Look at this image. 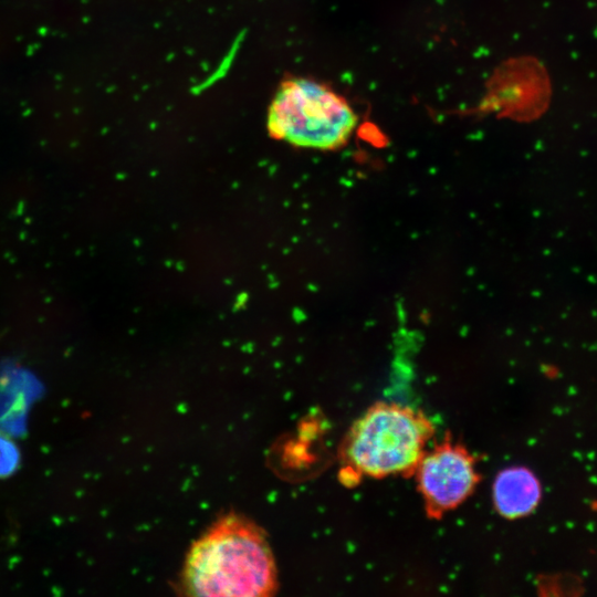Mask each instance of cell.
<instances>
[{
  "label": "cell",
  "instance_id": "6da1fadb",
  "mask_svg": "<svg viewBox=\"0 0 597 597\" xmlns=\"http://www.w3.org/2000/svg\"><path fill=\"white\" fill-rule=\"evenodd\" d=\"M180 587L191 596H271L277 588L263 531L234 513L216 521L189 548Z\"/></svg>",
  "mask_w": 597,
  "mask_h": 597
},
{
  "label": "cell",
  "instance_id": "7a4b0ae2",
  "mask_svg": "<svg viewBox=\"0 0 597 597\" xmlns=\"http://www.w3.org/2000/svg\"><path fill=\"white\" fill-rule=\"evenodd\" d=\"M433 426L408 406L377 402L349 429L342 458L354 473L384 478L415 473Z\"/></svg>",
  "mask_w": 597,
  "mask_h": 597
},
{
  "label": "cell",
  "instance_id": "3957f363",
  "mask_svg": "<svg viewBox=\"0 0 597 597\" xmlns=\"http://www.w3.org/2000/svg\"><path fill=\"white\" fill-rule=\"evenodd\" d=\"M357 116L350 105L327 85L306 77L284 80L266 115L270 135L291 145L322 150L344 145Z\"/></svg>",
  "mask_w": 597,
  "mask_h": 597
},
{
  "label": "cell",
  "instance_id": "277c9868",
  "mask_svg": "<svg viewBox=\"0 0 597 597\" xmlns=\"http://www.w3.org/2000/svg\"><path fill=\"white\" fill-rule=\"evenodd\" d=\"M415 474L426 512L432 519L460 505L480 480L474 457L450 440L426 451Z\"/></svg>",
  "mask_w": 597,
  "mask_h": 597
},
{
  "label": "cell",
  "instance_id": "5b68a950",
  "mask_svg": "<svg viewBox=\"0 0 597 597\" xmlns=\"http://www.w3.org/2000/svg\"><path fill=\"white\" fill-rule=\"evenodd\" d=\"M41 392V384L28 371L0 369V431L13 436L23 433L29 409Z\"/></svg>",
  "mask_w": 597,
  "mask_h": 597
},
{
  "label": "cell",
  "instance_id": "8992f818",
  "mask_svg": "<svg viewBox=\"0 0 597 597\" xmlns=\"http://www.w3.org/2000/svg\"><path fill=\"white\" fill-rule=\"evenodd\" d=\"M540 499L541 484L526 468H507L494 480V505L504 517L516 519L530 514L537 506Z\"/></svg>",
  "mask_w": 597,
  "mask_h": 597
},
{
  "label": "cell",
  "instance_id": "52a82bcc",
  "mask_svg": "<svg viewBox=\"0 0 597 597\" xmlns=\"http://www.w3.org/2000/svg\"><path fill=\"white\" fill-rule=\"evenodd\" d=\"M20 453L17 446L0 433V478L9 476L19 467Z\"/></svg>",
  "mask_w": 597,
  "mask_h": 597
}]
</instances>
